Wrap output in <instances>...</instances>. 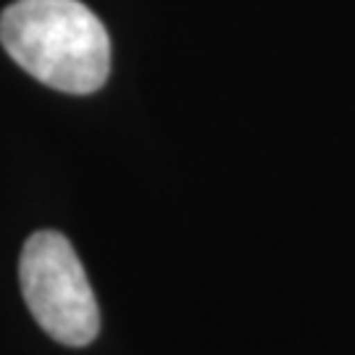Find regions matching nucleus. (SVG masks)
Returning a JSON list of instances; mask_svg holds the SVG:
<instances>
[{"instance_id":"1","label":"nucleus","mask_w":355,"mask_h":355,"mask_svg":"<svg viewBox=\"0 0 355 355\" xmlns=\"http://www.w3.org/2000/svg\"><path fill=\"white\" fill-rule=\"evenodd\" d=\"M0 42L37 82L71 95L105 85L111 40L79 0H16L0 16Z\"/></svg>"},{"instance_id":"2","label":"nucleus","mask_w":355,"mask_h":355,"mask_svg":"<svg viewBox=\"0 0 355 355\" xmlns=\"http://www.w3.org/2000/svg\"><path fill=\"white\" fill-rule=\"evenodd\" d=\"M26 308L53 340L71 347L92 343L101 331V311L82 261L58 232H37L19 261Z\"/></svg>"}]
</instances>
